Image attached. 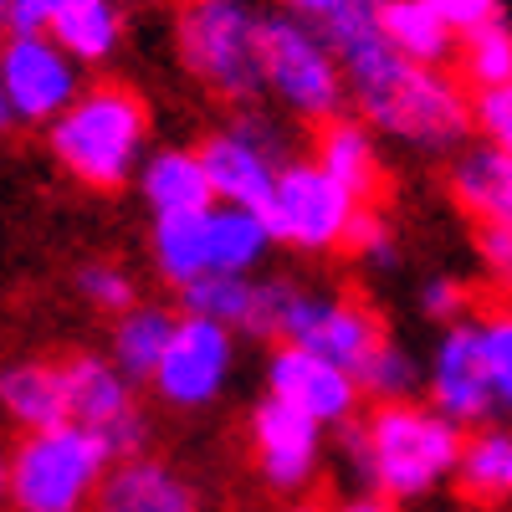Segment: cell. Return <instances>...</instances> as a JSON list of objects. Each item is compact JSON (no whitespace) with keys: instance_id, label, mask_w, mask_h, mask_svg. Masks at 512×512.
I'll return each mask as SVG.
<instances>
[{"instance_id":"7c38bea8","label":"cell","mask_w":512,"mask_h":512,"mask_svg":"<svg viewBox=\"0 0 512 512\" xmlns=\"http://www.w3.org/2000/svg\"><path fill=\"white\" fill-rule=\"evenodd\" d=\"M82 88H88V82H82V67L47 31L0 41V93H6V108H11L16 123L52 128L72 108V98Z\"/></svg>"},{"instance_id":"74e56055","label":"cell","mask_w":512,"mask_h":512,"mask_svg":"<svg viewBox=\"0 0 512 512\" xmlns=\"http://www.w3.org/2000/svg\"><path fill=\"white\" fill-rule=\"evenodd\" d=\"M6 497H11V451H0V512H6Z\"/></svg>"},{"instance_id":"6da1fadb","label":"cell","mask_w":512,"mask_h":512,"mask_svg":"<svg viewBox=\"0 0 512 512\" xmlns=\"http://www.w3.org/2000/svg\"><path fill=\"white\" fill-rule=\"evenodd\" d=\"M466 431L425 400L369 405L338 431V456L364 492L384 502H420L456 482Z\"/></svg>"},{"instance_id":"7402d4cb","label":"cell","mask_w":512,"mask_h":512,"mask_svg":"<svg viewBox=\"0 0 512 512\" xmlns=\"http://www.w3.org/2000/svg\"><path fill=\"white\" fill-rule=\"evenodd\" d=\"M210 210L149 221V262H154V272L169 292H180V287H190L195 277L210 272Z\"/></svg>"},{"instance_id":"cb8c5ba5","label":"cell","mask_w":512,"mask_h":512,"mask_svg":"<svg viewBox=\"0 0 512 512\" xmlns=\"http://www.w3.org/2000/svg\"><path fill=\"white\" fill-rule=\"evenodd\" d=\"M175 323H180V308H164V303H139L134 313L113 318L108 328V359L134 379V384H149L169 338H175Z\"/></svg>"},{"instance_id":"2e32d148","label":"cell","mask_w":512,"mask_h":512,"mask_svg":"<svg viewBox=\"0 0 512 512\" xmlns=\"http://www.w3.org/2000/svg\"><path fill=\"white\" fill-rule=\"evenodd\" d=\"M93 512H205V502L175 461L144 451L113 466Z\"/></svg>"},{"instance_id":"7a4b0ae2","label":"cell","mask_w":512,"mask_h":512,"mask_svg":"<svg viewBox=\"0 0 512 512\" xmlns=\"http://www.w3.org/2000/svg\"><path fill=\"white\" fill-rule=\"evenodd\" d=\"M47 149L77 185L113 195L134 185L149 159V103L128 82H88L47 128Z\"/></svg>"},{"instance_id":"ac0fdd59","label":"cell","mask_w":512,"mask_h":512,"mask_svg":"<svg viewBox=\"0 0 512 512\" xmlns=\"http://www.w3.org/2000/svg\"><path fill=\"white\" fill-rule=\"evenodd\" d=\"M0 415H6L21 436L67 425L62 369L52 359H6L0 364Z\"/></svg>"},{"instance_id":"9c48e42d","label":"cell","mask_w":512,"mask_h":512,"mask_svg":"<svg viewBox=\"0 0 512 512\" xmlns=\"http://www.w3.org/2000/svg\"><path fill=\"white\" fill-rule=\"evenodd\" d=\"M57 369H62V395H67V425L103 436L118 461L149 451V410L139 405V384L108 354L72 349L67 359H57Z\"/></svg>"},{"instance_id":"ffe728a7","label":"cell","mask_w":512,"mask_h":512,"mask_svg":"<svg viewBox=\"0 0 512 512\" xmlns=\"http://www.w3.org/2000/svg\"><path fill=\"white\" fill-rule=\"evenodd\" d=\"M451 487L472 507H512V425L492 420V425L466 431Z\"/></svg>"},{"instance_id":"e0dca14e","label":"cell","mask_w":512,"mask_h":512,"mask_svg":"<svg viewBox=\"0 0 512 512\" xmlns=\"http://www.w3.org/2000/svg\"><path fill=\"white\" fill-rule=\"evenodd\" d=\"M451 200L472 216L477 226H502L512 231V159L492 144H466L451 159V175H446Z\"/></svg>"},{"instance_id":"f546056e","label":"cell","mask_w":512,"mask_h":512,"mask_svg":"<svg viewBox=\"0 0 512 512\" xmlns=\"http://www.w3.org/2000/svg\"><path fill=\"white\" fill-rule=\"evenodd\" d=\"M72 287L93 313H108V318H123V313H134L144 303L134 272H128L123 262H113V256H88V262L72 272Z\"/></svg>"},{"instance_id":"8fae6325","label":"cell","mask_w":512,"mask_h":512,"mask_svg":"<svg viewBox=\"0 0 512 512\" xmlns=\"http://www.w3.org/2000/svg\"><path fill=\"white\" fill-rule=\"evenodd\" d=\"M231 374H236V333L210 318L180 313L175 338H169L149 390L164 410L195 415V410H210L231 390Z\"/></svg>"},{"instance_id":"d4e9b609","label":"cell","mask_w":512,"mask_h":512,"mask_svg":"<svg viewBox=\"0 0 512 512\" xmlns=\"http://www.w3.org/2000/svg\"><path fill=\"white\" fill-rule=\"evenodd\" d=\"M175 303L190 318H210V323L231 328L236 338H251V328H256V277L205 272V277H195L190 287L175 292Z\"/></svg>"},{"instance_id":"277c9868","label":"cell","mask_w":512,"mask_h":512,"mask_svg":"<svg viewBox=\"0 0 512 512\" xmlns=\"http://www.w3.org/2000/svg\"><path fill=\"white\" fill-rule=\"evenodd\" d=\"M113 466V446L82 425L21 436L11 451L6 512H93Z\"/></svg>"},{"instance_id":"4fadbf2b","label":"cell","mask_w":512,"mask_h":512,"mask_svg":"<svg viewBox=\"0 0 512 512\" xmlns=\"http://www.w3.org/2000/svg\"><path fill=\"white\" fill-rule=\"evenodd\" d=\"M262 395L292 405L297 415H308L323 431H344L349 420H359V384L349 369H338L333 359H318L308 349L292 344H272L267 369H262Z\"/></svg>"},{"instance_id":"5bb4252c","label":"cell","mask_w":512,"mask_h":512,"mask_svg":"<svg viewBox=\"0 0 512 512\" xmlns=\"http://www.w3.org/2000/svg\"><path fill=\"white\" fill-rule=\"evenodd\" d=\"M425 395H431L425 405L441 410L451 425H461V431H477V425L497 420L492 395H487V379H482V364H477L472 318L441 328L436 349H431V364H425Z\"/></svg>"},{"instance_id":"4dcf8cb0","label":"cell","mask_w":512,"mask_h":512,"mask_svg":"<svg viewBox=\"0 0 512 512\" xmlns=\"http://www.w3.org/2000/svg\"><path fill=\"white\" fill-rule=\"evenodd\" d=\"M344 251L354 256L359 267H369V272H395L400 267V236H395L390 221L379 216V205H364L359 210V221H354Z\"/></svg>"},{"instance_id":"8992f818","label":"cell","mask_w":512,"mask_h":512,"mask_svg":"<svg viewBox=\"0 0 512 512\" xmlns=\"http://www.w3.org/2000/svg\"><path fill=\"white\" fill-rule=\"evenodd\" d=\"M195 154L205 164L216 205H236V210H256L262 216L272 190H277L282 164H287V134L267 113L241 108L221 128H210L195 144Z\"/></svg>"},{"instance_id":"3957f363","label":"cell","mask_w":512,"mask_h":512,"mask_svg":"<svg viewBox=\"0 0 512 512\" xmlns=\"http://www.w3.org/2000/svg\"><path fill=\"white\" fill-rule=\"evenodd\" d=\"M262 16L256 0H180L175 52L185 72L226 108H256L262 88Z\"/></svg>"},{"instance_id":"e575fe53","label":"cell","mask_w":512,"mask_h":512,"mask_svg":"<svg viewBox=\"0 0 512 512\" xmlns=\"http://www.w3.org/2000/svg\"><path fill=\"white\" fill-rule=\"evenodd\" d=\"M456 36H472V31H482V26H497V21H507L502 16V0H425Z\"/></svg>"},{"instance_id":"4316f807","label":"cell","mask_w":512,"mask_h":512,"mask_svg":"<svg viewBox=\"0 0 512 512\" xmlns=\"http://www.w3.org/2000/svg\"><path fill=\"white\" fill-rule=\"evenodd\" d=\"M267 251H272V231L256 210H236V205L210 210V272L251 277L267 262Z\"/></svg>"},{"instance_id":"484cf974","label":"cell","mask_w":512,"mask_h":512,"mask_svg":"<svg viewBox=\"0 0 512 512\" xmlns=\"http://www.w3.org/2000/svg\"><path fill=\"white\" fill-rule=\"evenodd\" d=\"M354 384L364 405H400V400H420L425 395V364L400 344V338H379V344L354 364Z\"/></svg>"},{"instance_id":"d590c367","label":"cell","mask_w":512,"mask_h":512,"mask_svg":"<svg viewBox=\"0 0 512 512\" xmlns=\"http://www.w3.org/2000/svg\"><path fill=\"white\" fill-rule=\"evenodd\" d=\"M282 11H292V16H303V21H323V16H333L338 6H344V0H277Z\"/></svg>"},{"instance_id":"8d00e7d4","label":"cell","mask_w":512,"mask_h":512,"mask_svg":"<svg viewBox=\"0 0 512 512\" xmlns=\"http://www.w3.org/2000/svg\"><path fill=\"white\" fill-rule=\"evenodd\" d=\"M333 512H395V502H384V497H374V492H354V497H344Z\"/></svg>"},{"instance_id":"d6a6232c","label":"cell","mask_w":512,"mask_h":512,"mask_svg":"<svg viewBox=\"0 0 512 512\" xmlns=\"http://www.w3.org/2000/svg\"><path fill=\"white\" fill-rule=\"evenodd\" d=\"M472 118H477V139L512 159V82L472 93Z\"/></svg>"},{"instance_id":"ab89813d","label":"cell","mask_w":512,"mask_h":512,"mask_svg":"<svg viewBox=\"0 0 512 512\" xmlns=\"http://www.w3.org/2000/svg\"><path fill=\"white\" fill-rule=\"evenodd\" d=\"M11 123H16V118H11V108H6V93H0V134H6Z\"/></svg>"},{"instance_id":"44dd1931","label":"cell","mask_w":512,"mask_h":512,"mask_svg":"<svg viewBox=\"0 0 512 512\" xmlns=\"http://www.w3.org/2000/svg\"><path fill=\"white\" fill-rule=\"evenodd\" d=\"M379 31L390 52L410 67H451L461 36L425 6V0H384L379 6Z\"/></svg>"},{"instance_id":"d6986e66","label":"cell","mask_w":512,"mask_h":512,"mask_svg":"<svg viewBox=\"0 0 512 512\" xmlns=\"http://www.w3.org/2000/svg\"><path fill=\"white\" fill-rule=\"evenodd\" d=\"M134 185L149 205V216H195V210L216 205L210 180H205V164H200L195 149H154Z\"/></svg>"},{"instance_id":"ba28073f","label":"cell","mask_w":512,"mask_h":512,"mask_svg":"<svg viewBox=\"0 0 512 512\" xmlns=\"http://www.w3.org/2000/svg\"><path fill=\"white\" fill-rule=\"evenodd\" d=\"M379 338H390V328H384L379 308L364 292H354V287H308V282L292 277L277 344L308 349V354L333 359L338 369L354 374V364L379 344Z\"/></svg>"},{"instance_id":"52a82bcc","label":"cell","mask_w":512,"mask_h":512,"mask_svg":"<svg viewBox=\"0 0 512 512\" xmlns=\"http://www.w3.org/2000/svg\"><path fill=\"white\" fill-rule=\"evenodd\" d=\"M359 210L364 205L349 190H338L313 159H287L262 221L272 231V246H287L297 256H338Z\"/></svg>"},{"instance_id":"1f68e13d","label":"cell","mask_w":512,"mask_h":512,"mask_svg":"<svg viewBox=\"0 0 512 512\" xmlns=\"http://www.w3.org/2000/svg\"><path fill=\"white\" fill-rule=\"evenodd\" d=\"M420 313L431 318V323H441V328L472 318V287H466L461 277H451V272L425 277L420 282Z\"/></svg>"},{"instance_id":"83f0119b","label":"cell","mask_w":512,"mask_h":512,"mask_svg":"<svg viewBox=\"0 0 512 512\" xmlns=\"http://www.w3.org/2000/svg\"><path fill=\"white\" fill-rule=\"evenodd\" d=\"M472 333H477V364L487 379L492 410L502 420H512V297H497V303L477 308Z\"/></svg>"},{"instance_id":"836d02e7","label":"cell","mask_w":512,"mask_h":512,"mask_svg":"<svg viewBox=\"0 0 512 512\" xmlns=\"http://www.w3.org/2000/svg\"><path fill=\"white\" fill-rule=\"evenodd\" d=\"M477 262H482V272H487V282L502 292V297H512V231H502V226H477Z\"/></svg>"},{"instance_id":"30bf717a","label":"cell","mask_w":512,"mask_h":512,"mask_svg":"<svg viewBox=\"0 0 512 512\" xmlns=\"http://www.w3.org/2000/svg\"><path fill=\"white\" fill-rule=\"evenodd\" d=\"M246 451L251 472L267 492L277 497H313L323 461H328V431L313 425L308 415H297L292 405L262 395L246 410Z\"/></svg>"},{"instance_id":"60d3db41","label":"cell","mask_w":512,"mask_h":512,"mask_svg":"<svg viewBox=\"0 0 512 512\" xmlns=\"http://www.w3.org/2000/svg\"><path fill=\"white\" fill-rule=\"evenodd\" d=\"M11 6H16V0H0V26H6V21H11Z\"/></svg>"},{"instance_id":"5b68a950","label":"cell","mask_w":512,"mask_h":512,"mask_svg":"<svg viewBox=\"0 0 512 512\" xmlns=\"http://www.w3.org/2000/svg\"><path fill=\"white\" fill-rule=\"evenodd\" d=\"M262 88L277 98L282 113L313 128L349 113V82L328 36L292 11L262 16Z\"/></svg>"},{"instance_id":"f35d334b","label":"cell","mask_w":512,"mask_h":512,"mask_svg":"<svg viewBox=\"0 0 512 512\" xmlns=\"http://www.w3.org/2000/svg\"><path fill=\"white\" fill-rule=\"evenodd\" d=\"M292 512H333V507H323L318 497H297V502H292Z\"/></svg>"},{"instance_id":"603a6c76","label":"cell","mask_w":512,"mask_h":512,"mask_svg":"<svg viewBox=\"0 0 512 512\" xmlns=\"http://www.w3.org/2000/svg\"><path fill=\"white\" fill-rule=\"evenodd\" d=\"M47 36L77 67H103L123 41V6L118 0H62Z\"/></svg>"},{"instance_id":"9a60e30c","label":"cell","mask_w":512,"mask_h":512,"mask_svg":"<svg viewBox=\"0 0 512 512\" xmlns=\"http://www.w3.org/2000/svg\"><path fill=\"white\" fill-rule=\"evenodd\" d=\"M313 164L338 190H349L359 205H379V195H384L379 134L359 113H338V118L313 128Z\"/></svg>"},{"instance_id":"f1b7e54d","label":"cell","mask_w":512,"mask_h":512,"mask_svg":"<svg viewBox=\"0 0 512 512\" xmlns=\"http://www.w3.org/2000/svg\"><path fill=\"white\" fill-rule=\"evenodd\" d=\"M456 77L472 93H487V88L512 82V26L497 21V26H482L472 36H461V47H456Z\"/></svg>"}]
</instances>
